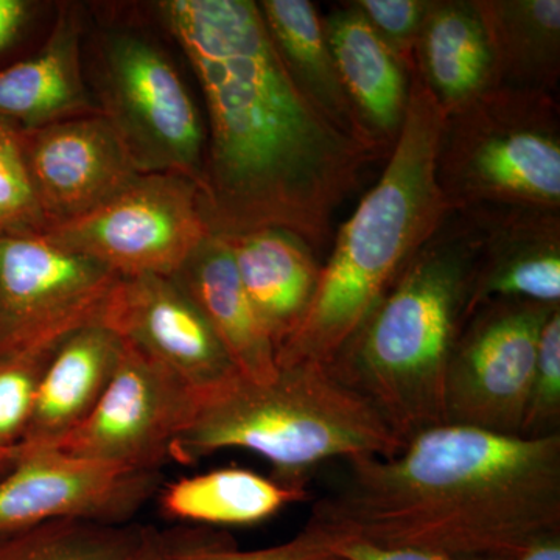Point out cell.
I'll use <instances>...</instances> for the list:
<instances>
[{"mask_svg":"<svg viewBox=\"0 0 560 560\" xmlns=\"http://www.w3.org/2000/svg\"><path fill=\"white\" fill-rule=\"evenodd\" d=\"M189 61L208 110L200 184L213 234L275 228L315 254L378 154L331 124L279 57L253 0L154 7Z\"/></svg>","mask_w":560,"mask_h":560,"instance_id":"cell-1","label":"cell"},{"mask_svg":"<svg viewBox=\"0 0 560 560\" xmlns=\"http://www.w3.org/2000/svg\"><path fill=\"white\" fill-rule=\"evenodd\" d=\"M308 523L346 540L458 559H517L560 534V433L433 427L393 456L346 459Z\"/></svg>","mask_w":560,"mask_h":560,"instance_id":"cell-2","label":"cell"},{"mask_svg":"<svg viewBox=\"0 0 560 560\" xmlns=\"http://www.w3.org/2000/svg\"><path fill=\"white\" fill-rule=\"evenodd\" d=\"M444 121L415 70L399 138L381 178L335 235L311 305L276 353L278 370L329 366L451 212L436 179Z\"/></svg>","mask_w":560,"mask_h":560,"instance_id":"cell-3","label":"cell"},{"mask_svg":"<svg viewBox=\"0 0 560 560\" xmlns=\"http://www.w3.org/2000/svg\"><path fill=\"white\" fill-rule=\"evenodd\" d=\"M481 248L475 213L451 210L329 364L405 444L447 423L448 361L470 316Z\"/></svg>","mask_w":560,"mask_h":560,"instance_id":"cell-4","label":"cell"},{"mask_svg":"<svg viewBox=\"0 0 560 560\" xmlns=\"http://www.w3.org/2000/svg\"><path fill=\"white\" fill-rule=\"evenodd\" d=\"M404 447L381 415L329 366L300 363L279 368L268 383L238 375L198 394L172 459L190 464L242 448L271 464L272 480L307 489L312 471L327 460L393 456Z\"/></svg>","mask_w":560,"mask_h":560,"instance_id":"cell-5","label":"cell"},{"mask_svg":"<svg viewBox=\"0 0 560 560\" xmlns=\"http://www.w3.org/2000/svg\"><path fill=\"white\" fill-rule=\"evenodd\" d=\"M448 210H560V114L555 94L493 88L445 114L436 160Z\"/></svg>","mask_w":560,"mask_h":560,"instance_id":"cell-6","label":"cell"},{"mask_svg":"<svg viewBox=\"0 0 560 560\" xmlns=\"http://www.w3.org/2000/svg\"><path fill=\"white\" fill-rule=\"evenodd\" d=\"M88 47L95 105L139 172L186 176L200 186L208 135L167 49L150 33L125 25L101 28Z\"/></svg>","mask_w":560,"mask_h":560,"instance_id":"cell-7","label":"cell"},{"mask_svg":"<svg viewBox=\"0 0 560 560\" xmlns=\"http://www.w3.org/2000/svg\"><path fill=\"white\" fill-rule=\"evenodd\" d=\"M210 232L195 180L147 173L101 208L44 234L121 278H171Z\"/></svg>","mask_w":560,"mask_h":560,"instance_id":"cell-8","label":"cell"},{"mask_svg":"<svg viewBox=\"0 0 560 560\" xmlns=\"http://www.w3.org/2000/svg\"><path fill=\"white\" fill-rule=\"evenodd\" d=\"M559 307L497 300L471 312L448 361L447 423L522 436L541 330Z\"/></svg>","mask_w":560,"mask_h":560,"instance_id":"cell-9","label":"cell"},{"mask_svg":"<svg viewBox=\"0 0 560 560\" xmlns=\"http://www.w3.org/2000/svg\"><path fill=\"white\" fill-rule=\"evenodd\" d=\"M124 342L119 364L88 419L55 447L77 458L160 471L190 422L198 394Z\"/></svg>","mask_w":560,"mask_h":560,"instance_id":"cell-10","label":"cell"},{"mask_svg":"<svg viewBox=\"0 0 560 560\" xmlns=\"http://www.w3.org/2000/svg\"><path fill=\"white\" fill-rule=\"evenodd\" d=\"M119 278L44 232L0 237V349L60 342L101 319Z\"/></svg>","mask_w":560,"mask_h":560,"instance_id":"cell-11","label":"cell"},{"mask_svg":"<svg viewBox=\"0 0 560 560\" xmlns=\"http://www.w3.org/2000/svg\"><path fill=\"white\" fill-rule=\"evenodd\" d=\"M160 471L24 447L0 478V534L62 518L127 525L160 492Z\"/></svg>","mask_w":560,"mask_h":560,"instance_id":"cell-12","label":"cell"},{"mask_svg":"<svg viewBox=\"0 0 560 560\" xmlns=\"http://www.w3.org/2000/svg\"><path fill=\"white\" fill-rule=\"evenodd\" d=\"M98 320L197 394L241 375L200 311L172 278L120 276Z\"/></svg>","mask_w":560,"mask_h":560,"instance_id":"cell-13","label":"cell"},{"mask_svg":"<svg viewBox=\"0 0 560 560\" xmlns=\"http://www.w3.org/2000/svg\"><path fill=\"white\" fill-rule=\"evenodd\" d=\"M21 131L33 187L49 228L101 208L142 175L102 113Z\"/></svg>","mask_w":560,"mask_h":560,"instance_id":"cell-14","label":"cell"},{"mask_svg":"<svg viewBox=\"0 0 560 560\" xmlns=\"http://www.w3.org/2000/svg\"><path fill=\"white\" fill-rule=\"evenodd\" d=\"M482 248L470 315L497 300L560 304V210L482 206Z\"/></svg>","mask_w":560,"mask_h":560,"instance_id":"cell-15","label":"cell"},{"mask_svg":"<svg viewBox=\"0 0 560 560\" xmlns=\"http://www.w3.org/2000/svg\"><path fill=\"white\" fill-rule=\"evenodd\" d=\"M84 32L79 7H62L40 49L0 69V119L32 130L101 113L86 81Z\"/></svg>","mask_w":560,"mask_h":560,"instance_id":"cell-16","label":"cell"},{"mask_svg":"<svg viewBox=\"0 0 560 560\" xmlns=\"http://www.w3.org/2000/svg\"><path fill=\"white\" fill-rule=\"evenodd\" d=\"M171 278L200 311L243 378L268 383L278 375L275 345L243 289L223 235L210 232Z\"/></svg>","mask_w":560,"mask_h":560,"instance_id":"cell-17","label":"cell"},{"mask_svg":"<svg viewBox=\"0 0 560 560\" xmlns=\"http://www.w3.org/2000/svg\"><path fill=\"white\" fill-rule=\"evenodd\" d=\"M323 20L324 35L348 97L364 128L389 156L410 102V73L352 2Z\"/></svg>","mask_w":560,"mask_h":560,"instance_id":"cell-18","label":"cell"},{"mask_svg":"<svg viewBox=\"0 0 560 560\" xmlns=\"http://www.w3.org/2000/svg\"><path fill=\"white\" fill-rule=\"evenodd\" d=\"M121 346L120 338L101 320L69 334L44 370L21 445L55 447L80 427L108 388Z\"/></svg>","mask_w":560,"mask_h":560,"instance_id":"cell-19","label":"cell"},{"mask_svg":"<svg viewBox=\"0 0 560 560\" xmlns=\"http://www.w3.org/2000/svg\"><path fill=\"white\" fill-rule=\"evenodd\" d=\"M223 237L243 289L278 353L300 326L315 293L320 272L315 250L296 235L275 228Z\"/></svg>","mask_w":560,"mask_h":560,"instance_id":"cell-20","label":"cell"},{"mask_svg":"<svg viewBox=\"0 0 560 560\" xmlns=\"http://www.w3.org/2000/svg\"><path fill=\"white\" fill-rule=\"evenodd\" d=\"M415 65L445 114L495 88L492 50L475 0H430Z\"/></svg>","mask_w":560,"mask_h":560,"instance_id":"cell-21","label":"cell"},{"mask_svg":"<svg viewBox=\"0 0 560 560\" xmlns=\"http://www.w3.org/2000/svg\"><path fill=\"white\" fill-rule=\"evenodd\" d=\"M257 5L279 57L302 92L341 131L386 156L342 86L316 7L308 0H261Z\"/></svg>","mask_w":560,"mask_h":560,"instance_id":"cell-22","label":"cell"},{"mask_svg":"<svg viewBox=\"0 0 560 560\" xmlns=\"http://www.w3.org/2000/svg\"><path fill=\"white\" fill-rule=\"evenodd\" d=\"M492 50L495 88L555 94L560 75L559 0H475Z\"/></svg>","mask_w":560,"mask_h":560,"instance_id":"cell-23","label":"cell"},{"mask_svg":"<svg viewBox=\"0 0 560 560\" xmlns=\"http://www.w3.org/2000/svg\"><path fill=\"white\" fill-rule=\"evenodd\" d=\"M160 493L161 510L168 517L213 526L256 525L308 499L307 489L238 467L180 478Z\"/></svg>","mask_w":560,"mask_h":560,"instance_id":"cell-24","label":"cell"},{"mask_svg":"<svg viewBox=\"0 0 560 560\" xmlns=\"http://www.w3.org/2000/svg\"><path fill=\"white\" fill-rule=\"evenodd\" d=\"M142 528L62 518L0 534V560H132Z\"/></svg>","mask_w":560,"mask_h":560,"instance_id":"cell-25","label":"cell"},{"mask_svg":"<svg viewBox=\"0 0 560 560\" xmlns=\"http://www.w3.org/2000/svg\"><path fill=\"white\" fill-rule=\"evenodd\" d=\"M60 342L0 349V448L24 440L40 377Z\"/></svg>","mask_w":560,"mask_h":560,"instance_id":"cell-26","label":"cell"},{"mask_svg":"<svg viewBox=\"0 0 560 560\" xmlns=\"http://www.w3.org/2000/svg\"><path fill=\"white\" fill-rule=\"evenodd\" d=\"M47 228L25 160L21 128L0 119V237L43 234Z\"/></svg>","mask_w":560,"mask_h":560,"instance_id":"cell-27","label":"cell"},{"mask_svg":"<svg viewBox=\"0 0 560 560\" xmlns=\"http://www.w3.org/2000/svg\"><path fill=\"white\" fill-rule=\"evenodd\" d=\"M340 537L307 523L293 539L260 548L237 550L228 537L201 536L180 544H171L172 560H340L335 547Z\"/></svg>","mask_w":560,"mask_h":560,"instance_id":"cell-28","label":"cell"},{"mask_svg":"<svg viewBox=\"0 0 560 560\" xmlns=\"http://www.w3.org/2000/svg\"><path fill=\"white\" fill-rule=\"evenodd\" d=\"M559 423L560 307L551 313L541 330L522 436L545 438L559 434Z\"/></svg>","mask_w":560,"mask_h":560,"instance_id":"cell-29","label":"cell"},{"mask_svg":"<svg viewBox=\"0 0 560 560\" xmlns=\"http://www.w3.org/2000/svg\"><path fill=\"white\" fill-rule=\"evenodd\" d=\"M352 3L411 75L430 0H355Z\"/></svg>","mask_w":560,"mask_h":560,"instance_id":"cell-30","label":"cell"},{"mask_svg":"<svg viewBox=\"0 0 560 560\" xmlns=\"http://www.w3.org/2000/svg\"><path fill=\"white\" fill-rule=\"evenodd\" d=\"M340 560H512V559H458L433 552L407 550V548H383L360 540L340 539L335 547ZM515 560V559H514Z\"/></svg>","mask_w":560,"mask_h":560,"instance_id":"cell-31","label":"cell"},{"mask_svg":"<svg viewBox=\"0 0 560 560\" xmlns=\"http://www.w3.org/2000/svg\"><path fill=\"white\" fill-rule=\"evenodd\" d=\"M35 10L36 3L27 0H0V55L22 38Z\"/></svg>","mask_w":560,"mask_h":560,"instance_id":"cell-32","label":"cell"},{"mask_svg":"<svg viewBox=\"0 0 560 560\" xmlns=\"http://www.w3.org/2000/svg\"><path fill=\"white\" fill-rule=\"evenodd\" d=\"M132 560H172L171 541L153 528H142V539Z\"/></svg>","mask_w":560,"mask_h":560,"instance_id":"cell-33","label":"cell"},{"mask_svg":"<svg viewBox=\"0 0 560 560\" xmlns=\"http://www.w3.org/2000/svg\"><path fill=\"white\" fill-rule=\"evenodd\" d=\"M515 560H560V534L533 545Z\"/></svg>","mask_w":560,"mask_h":560,"instance_id":"cell-34","label":"cell"},{"mask_svg":"<svg viewBox=\"0 0 560 560\" xmlns=\"http://www.w3.org/2000/svg\"><path fill=\"white\" fill-rule=\"evenodd\" d=\"M21 455V445L13 448H0V478L14 466Z\"/></svg>","mask_w":560,"mask_h":560,"instance_id":"cell-35","label":"cell"}]
</instances>
